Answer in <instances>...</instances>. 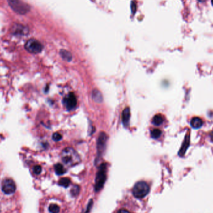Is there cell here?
Listing matches in <instances>:
<instances>
[{
  "mask_svg": "<svg viewBox=\"0 0 213 213\" xmlns=\"http://www.w3.org/2000/svg\"><path fill=\"white\" fill-rule=\"evenodd\" d=\"M61 158L63 163L68 166H74L78 164L80 161V157L77 152L72 148H64L61 153Z\"/></svg>",
  "mask_w": 213,
  "mask_h": 213,
  "instance_id": "6da1fadb",
  "label": "cell"
},
{
  "mask_svg": "<svg viewBox=\"0 0 213 213\" xmlns=\"http://www.w3.org/2000/svg\"><path fill=\"white\" fill-rule=\"evenodd\" d=\"M107 179V164L106 163L102 164L96 175L95 190L96 191H99L104 186Z\"/></svg>",
  "mask_w": 213,
  "mask_h": 213,
  "instance_id": "7a4b0ae2",
  "label": "cell"
},
{
  "mask_svg": "<svg viewBox=\"0 0 213 213\" xmlns=\"http://www.w3.org/2000/svg\"><path fill=\"white\" fill-rule=\"evenodd\" d=\"M10 6L19 15H25L30 11L29 6L21 0H7Z\"/></svg>",
  "mask_w": 213,
  "mask_h": 213,
  "instance_id": "3957f363",
  "label": "cell"
},
{
  "mask_svg": "<svg viewBox=\"0 0 213 213\" xmlns=\"http://www.w3.org/2000/svg\"><path fill=\"white\" fill-rule=\"evenodd\" d=\"M150 192V186L145 181L137 182L133 188L132 193L134 196L138 198L142 199L145 197Z\"/></svg>",
  "mask_w": 213,
  "mask_h": 213,
  "instance_id": "277c9868",
  "label": "cell"
},
{
  "mask_svg": "<svg viewBox=\"0 0 213 213\" xmlns=\"http://www.w3.org/2000/svg\"><path fill=\"white\" fill-rule=\"evenodd\" d=\"M25 49L30 53L38 54L43 49V46L36 39H31L28 40L25 45Z\"/></svg>",
  "mask_w": 213,
  "mask_h": 213,
  "instance_id": "5b68a950",
  "label": "cell"
},
{
  "mask_svg": "<svg viewBox=\"0 0 213 213\" xmlns=\"http://www.w3.org/2000/svg\"><path fill=\"white\" fill-rule=\"evenodd\" d=\"M108 137L105 132H100L97 142V155L100 156L102 155L105 150L106 148V145L107 142Z\"/></svg>",
  "mask_w": 213,
  "mask_h": 213,
  "instance_id": "8992f818",
  "label": "cell"
},
{
  "mask_svg": "<svg viewBox=\"0 0 213 213\" xmlns=\"http://www.w3.org/2000/svg\"><path fill=\"white\" fill-rule=\"evenodd\" d=\"M2 190L6 194H11L16 191V184L11 179H6L2 183Z\"/></svg>",
  "mask_w": 213,
  "mask_h": 213,
  "instance_id": "52a82bcc",
  "label": "cell"
},
{
  "mask_svg": "<svg viewBox=\"0 0 213 213\" xmlns=\"http://www.w3.org/2000/svg\"><path fill=\"white\" fill-rule=\"evenodd\" d=\"M64 103L68 110H72L77 105V99L75 94L72 92L69 93L64 99Z\"/></svg>",
  "mask_w": 213,
  "mask_h": 213,
  "instance_id": "ba28073f",
  "label": "cell"
},
{
  "mask_svg": "<svg viewBox=\"0 0 213 213\" xmlns=\"http://www.w3.org/2000/svg\"><path fill=\"white\" fill-rule=\"evenodd\" d=\"M130 119V110L129 107H126L122 113V122L125 127L129 125Z\"/></svg>",
  "mask_w": 213,
  "mask_h": 213,
  "instance_id": "9c48e42d",
  "label": "cell"
},
{
  "mask_svg": "<svg viewBox=\"0 0 213 213\" xmlns=\"http://www.w3.org/2000/svg\"><path fill=\"white\" fill-rule=\"evenodd\" d=\"M92 98L94 102L101 103L103 101V97L101 92L97 89H94L92 92Z\"/></svg>",
  "mask_w": 213,
  "mask_h": 213,
  "instance_id": "30bf717a",
  "label": "cell"
},
{
  "mask_svg": "<svg viewBox=\"0 0 213 213\" xmlns=\"http://www.w3.org/2000/svg\"><path fill=\"white\" fill-rule=\"evenodd\" d=\"M189 145H190V135L188 136V134L186 136L185 141L183 142V145H182V147H181V148L179 151L178 154L180 156H183L185 154V153H186V150L189 147Z\"/></svg>",
  "mask_w": 213,
  "mask_h": 213,
  "instance_id": "8fae6325",
  "label": "cell"
},
{
  "mask_svg": "<svg viewBox=\"0 0 213 213\" xmlns=\"http://www.w3.org/2000/svg\"><path fill=\"white\" fill-rule=\"evenodd\" d=\"M203 125L202 120L199 117H194L192 118L191 121V125L193 129H198L199 128H201Z\"/></svg>",
  "mask_w": 213,
  "mask_h": 213,
  "instance_id": "7c38bea8",
  "label": "cell"
},
{
  "mask_svg": "<svg viewBox=\"0 0 213 213\" xmlns=\"http://www.w3.org/2000/svg\"><path fill=\"white\" fill-rule=\"evenodd\" d=\"M60 55L61 56L62 58L67 61V62H70L72 61V56L71 54V53L66 50H64V49H62L60 51Z\"/></svg>",
  "mask_w": 213,
  "mask_h": 213,
  "instance_id": "4fadbf2b",
  "label": "cell"
},
{
  "mask_svg": "<svg viewBox=\"0 0 213 213\" xmlns=\"http://www.w3.org/2000/svg\"><path fill=\"white\" fill-rule=\"evenodd\" d=\"M54 169H55L56 173L58 175H62L66 173V169H64V166L60 163L56 164L54 166Z\"/></svg>",
  "mask_w": 213,
  "mask_h": 213,
  "instance_id": "5bb4252c",
  "label": "cell"
},
{
  "mask_svg": "<svg viewBox=\"0 0 213 213\" xmlns=\"http://www.w3.org/2000/svg\"><path fill=\"white\" fill-rule=\"evenodd\" d=\"M163 121V118L161 115H156L152 119V123L156 125L159 126L160 125Z\"/></svg>",
  "mask_w": 213,
  "mask_h": 213,
  "instance_id": "9a60e30c",
  "label": "cell"
},
{
  "mask_svg": "<svg viewBox=\"0 0 213 213\" xmlns=\"http://www.w3.org/2000/svg\"><path fill=\"white\" fill-rule=\"evenodd\" d=\"M58 184L59 186H63L64 188H67L70 184V180L67 178H63L59 181Z\"/></svg>",
  "mask_w": 213,
  "mask_h": 213,
  "instance_id": "2e32d148",
  "label": "cell"
},
{
  "mask_svg": "<svg viewBox=\"0 0 213 213\" xmlns=\"http://www.w3.org/2000/svg\"><path fill=\"white\" fill-rule=\"evenodd\" d=\"M49 211L51 213H59L60 211V207L57 204H52L49 207Z\"/></svg>",
  "mask_w": 213,
  "mask_h": 213,
  "instance_id": "e0dca14e",
  "label": "cell"
},
{
  "mask_svg": "<svg viewBox=\"0 0 213 213\" xmlns=\"http://www.w3.org/2000/svg\"><path fill=\"white\" fill-rule=\"evenodd\" d=\"M161 135V131L159 129H154L151 132V137L154 139L158 138Z\"/></svg>",
  "mask_w": 213,
  "mask_h": 213,
  "instance_id": "ac0fdd59",
  "label": "cell"
},
{
  "mask_svg": "<svg viewBox=\"0 0 213 213\" xmlns=\"http://www.w3.org/2000/svg\"><path fill=\"white\" fill-rule=\"evenodd\" d=\"M79 191H80V188H79V186H77V185H74V186L72 187V190H70V193H71L72 196H76L79 194Z\"/></svg>",
  "mask_w": 213,
  "mask_h": 213,
  "instance_id": "d6986e66",
  "label": "cell"
},
{
  "mask_svg": "<svg viewBox=\"0 0 213 213\" xmlns=\"http://www.w3.org/2000/svg\"><path fill=\"white\" fill-rule=\"evenodd\" d=\"M33 172L36 175H39L42 172V168L39 165H36L33 168Z\"/></svg>",
  "mask_w": 213,
  "mask_h": 213,
  "instance_id": "ffe728a7",
  "label": "cell"
},
{
  "mask_svg": "<svg viewBox=\"0 0 213 213\" xmlns=\"http://www.w3.org/2000/svg\"><path fill=\"white\" fill-rule=\"evenodd\" d=\"M53 139L56 142H58L62 139V135L59 133H54L53 135Z\"/></svg>",
  "mask_w": 213,
  "mask_h": 213,
  "instance_id": "44dd1931",
  "label": "cell"
},
{
  "mask_svg": "<svg viewBox=\"0 0 213 213\" xmlns=\"http://www.w3.org/2000/svg\"><path fill=\"white\" fill-rule=\"evenodd\" d=\"M92 204H93V201H92V200H91V201H90V202H89V204H88L87 210H86V212H85V213H88V212L90 211L91 209L92 208Z\"/></svg>",
  "mask_w": 213,
  "mask_h": 213,
  "instance_id": "7402d4cb",
  "label": "cell"
},
{
  "mask_svg": "<svg viewBox=\"0 0 213 213\" xmlns=\"http://www.w3.org/2000/svg\"><path fill=\"white\" fill-rule=\"evenodd\" d=\"M117 213H130V212L126 209H120V211H118Z\"/></svg>",
  "mask_w": 213,
  "mask_h": 213,
  "instance_id": "603a6c76",
  "label": "cell"
},
{
  "mask_svg": "<svg viewBox=\"0 0 213 213\" xmlns=\"http://www.w3.org/2000/svg\"><path fill=\"white\" fill-rule=\"evenodd\" d=\"M210 137H211V140L213 141V131L210 134Z\"/></svg>",
  "mask_w": 213,
  "mask_h": 213,
  "instance_id": "cb8c5ba5",
  "label": "cell"
},
{
  "mask_svg": "<svg viewBox=\"0 0 213 213\" xmlns=\"http://www.w3.org/2000/svg\"><path fill=\"white\" fill-rule=\"evenodd\" d=\"M198 1H199L200 2H204L206 1V0H198Z\"/></svg>",
  "mask_w": 213,
  "mask_h": 213,
  "instance_id": "d4e9b609",
  "label": "cell"
},
{
  "mask_svg": "<svg viewBox=\"0 0 213 213\" xmlns=\"http://www.w3.org/2000/svg\"><path fill=\"white\" fill-rule=\"evenodd\" d=\"M211 3H212V4L213 5V0H211Z\"/></svg>",
  "mask_w": 213,
  "mask_h": 213,
  "instance_id": "484cf974",
  "label": "cell"
}]
</instances>
